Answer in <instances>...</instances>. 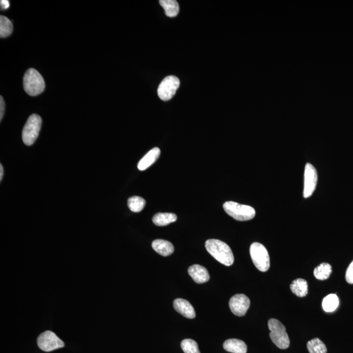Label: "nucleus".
Masks as SVG:
<instances>
[{"label": "nucleus", "mask_w": 353, "mask_h": 353, "mask_svg": "<svg viewBox=\"0 0 353 353\" xmlns=\"http://www.w3.org/2000/svg\"><path fill=\"white\" fill-rule=\"evenodd\" d=\"M224 210L233 219L239 221H247L253 219L256 215V211L251 206L229 201L224 203Z\"/></svg>", "instance_id": "3"}, {"label": "nucleus", "mask_w": 353, "mask_h": 353, "mask_svg": "<svg viewBox=\"0 0 353 353\" xmlns=\"http://www.w3.org/2000/svg\"><path fill=\"white\" fill-rule=\"evenodd\" d=\"M173 307L175 311L186 318L192 319L196 317V312L193 306L187 300L182 299H176L174 300Z\"/></svg>", "instance_id": "11"}, {"label": "nucleus", "mask_w": 353, "mask_h": 353, "mask_svg": "<svg viewBox=\"0 0 353 353\" xmlns=\"http://www.w3.org/2000/svg\"><path fill=\"white\" fill-rule=\"evenodd\" d=\"M188 272L196 283H204L210 280V276L208 270L202 266L198 264L191 266L188 270Z\"/></svg>", "instance_id": "12"}, {"label": "nucleus", "mask_w": 353, "mask_h": 353, "mask_svg": "<svg viewBox=\"0 0 353 353\" xmlns=\"http://www.w3.org/2000/svg\"><path fill=\"white\" fill-rule=\"evenodd\" d=\"M5 112V102L3 97L0 98V120H2Z\"/></svg>", "instance_id": "26"}, {"label": "nucleus", "mask_w": 353, "mask_h": 353, "mask_svg": "<svg viewBox=\"0 0 353 353\" xmlns=\"http://www.w3.org/2000/svg\"><path fill=\"white\" fill-rule=\"evenodd\" d=\"M160 155V150L159 148H153L149 151L146 154L139 162L137 164V168L140 171H144L150 168L153 164L157 161Z\"/></svg>", "instance_id": "13"}, {"label": "nucleus", "mask_w": 353, "mask_h": 353, "mask_svg": "<svg viewBox=\"0 0 353 353\" xmlns=\"http://www.w3.org/2000/svg\"><path fill=\"white\" fill-rule=\"evenodd\" d=\"M42 120L38 114H32L25 124L22 130V141L25 145L31 146L38 138L41 130Z\"/></svg>", "instance_id": "5"}, {"label": "nucleus", "mask_w": 353, "mask_h": 353, "mask_svg": "<svg viewBox=\"0 0 353 353\" xmlns=\"http://www.w3.org/2000/svg\"><path fill=\"white\" fill-rule=\"evenodd\" d=\"M146 201L145 199L139 196H132L128 199V205L132 212L139 213L145 208Z\"/></svg>", "instance_id": "23"}, {"label": "nucleus", "mask_w": 353, "mask_h": 353, "mask_svg": "<svg viewBox=\"0 0 353 353\" xmlns=\"http://www.w3.org/2000/svg\"><path fill=\"white\" fill-rule=\"evenodd\" d=\"M153 249L157 253L163 256L171 255L173 253L174 247L171 243L164 240H156L152 243Z\"/></svg>", "instance_id": "14"}, {"label": "nucleus", "mask_w": 353, "mask_h": 353, "mask_svg": "<svg viewBox=\"0 0 353 353\" xmlns=\"http://www.w3.org/2000/svg\"><path fill=\"white\" fill-rule=\"evenodd\" d=\"M250 254L253 262L259 271L265 272L269 270L270 258L267 248L260 243H253L250 247Z\"/></svg>", "instance_id": "6"}, {"label": "nucleus", "mask_w": 353, "mask_h": 353, "mask_svg": "<svg viewBox=\"0 0 353 353\" xmlns=\"http://www.w3.org/2000/svg\"><path fill=\"white\" fill-rule=\"evenodd\" d=\"M4 176V168L2 164H0V181H2Z\"/></svg>", "instance_id": "28"}, {"label": "nucleus", "mask_w": 353, "mask_h": 353, "mask_svg": "<svg viewBox=\"0 0 353 353\" xmlns=\"http://www.w3.org/2000/svg\"><path fill=\"white\" fill-rule=\"evenodd\" d=\"M23 86L25 92L31 96L40 95L45 90L44 79L35 69L31 68L25 73L23 78Z\"/></svg>", "instance_id": "2"}, {"label": "nucleus", "mask_w": 353, "mask_h": 353, "mask_svg": "<svg viewBox=\"0 0 353 353\" xmlns=\"http://www.w3.org/2000/svg\"><path fill=\"white\" fill-rule=\"evenodd\" d=\"M314 276L318 280L324 281L329 279L332 274V267L328 263H322L314 270Z\"/></svg>", "instance_id": "20"}, {"label": "nucleus", "mask_w": 353, "mask_h": 353, "mask_svg": "<svg viewBox=\"0 0 353 353\" xmlns=\"http://www.w3.org/2000/svg\"><path fill=\"white\" fill-rule=\"evenodd\" d=\"M1 8L2 10H6L9 8V2L8 0H1Z\"/></svg>", "instance_id": "27"}, {"label": "nucleus", "mask_w": 353, "mask_h": 353, "mask_svg": "<svg viewBox=\"0 0 353 353\" xmlns=\"http://www.w3.org/2000/svg\"><path fill=\"white\" fill-rule=\"evenodd\" d=\"M13 23L8 17L0 16V38H7L12 34Z\"/></svg>", "instance_id": "21"}, {"label": "nucleus", "mask_w": 353, "mask_h": 353, "mask_svg": "<svg viewBox=\"0 0 353 353\" xmlns=\"http://www.w3.org/2000/svg\"><path fill=\"white\" fill-rule=\"evenodd\" d=\"M307 347L309 353H327L326 345L318 338H314L309 341Z\"/></svg>", "instance_id": "22"}, {"label": "nucleus", "mask_w": 353, "mask_h": 353, "mask_svg": "<svg viewBox=\"0 0 353 353\" xmlns=\"http://www.w3.org/2000/svg\"><path fill=\"white\" fill-rule=\"evenodd\" d=\"M205 248L209 253L218 262L230 267L234 262L232 251L228 245L221 240H209L205 242Z\"/></svg>", "instance_id": "1"}, {"label": "nucleus", "mask_w": 353, "mask_h": 353, "mask_svg": "<svg viewBox=\"0 0 353 353\" xmlns=\"http://www.w3.org/2000/svg\"><path fill=\"white\" fill-rule=\"evenodd\" d=\"M250 305H251V302L249 298L243 294L233 296L229 302V306L231 312L238 317H242L246 314Z\"/></svg>", "instance_id": "10"}, {"label": "nucleus", "mask_w": 353, "mask_h": 353, "mask_svg": "<svg viewBox=\"0 0 353 353\" xmlns=\"http://www.w3.org/2000/svg\"><path fill=\"white\" fill-rule=\"evenodd\" d=\"M340 301L338 296L331 294L327 296L322 300V306L325 312L332 313L338 308Z\"/></svg>", "instance_id": "18"}, {"label": "nucleus", "mask_w": 353, "mask_h": 353, "mask_svg": "<svg viewBox=\"0 0 353 353\" xmlns=\"http://www.w3.org/2000/svg\"><path fill=\"white\" fill-rule=\"evenodd\" d=\"M160 4L164 8L166 15L169 17H175L180 11V6L175 0H161Z\"/></svg>", "instance_id": "19"}, {"label": "nucleus", "mask_w": 353, "mask_h": 353, "mask_svg": "<svg viewBox=\"0 0 353 353\" xmlns=\"http://www.w3.org/2000/svg\"><path fill=\"white\" fill-rule=\"evenodd\" d=\"M318 174L317 169L310 163H307L305 166L304 197L308 198L312 196L317 187Z\"/></svg>", "instance_id": "9"}, {"label": "nucleus", "mask_w": 353, "mask_h": 353, "mask_svg": "<svg viewBox=\"0 0 353 353\" xmlns=\"http://www.w3.org/2000/svg\"><path fill=\"white\" fill-rule=\"evenodd\" d=\"M290 288L292 293L299 297H306L308 293V282L303 279H297L293 281Z\"/></svg>", "instance_id": "17"}, {"label": "nucleus", "mask_w": 353, "mask_h": 353, "mask_svg": "<svg viewBox=\"0 0 353 353\" xmlns=\"http://www.w3.org/2000/svg\"><path fill=\"white\" fill-rule=\"evenodd\" d=\"M181 347L185 353H200L198 343L191 339H185L181 343Z\"/></svg>", "instance_id": "24"}, {"label": "nucleus", "mask_w": 353, "mask_h": 353, "mask_svg": "<svg viewBox=\"0 0 353 353\" xmlns=\"http://www.w3.org/2000/svg\"><path fill=\"white\" fill-rule=\"evenodd\" d=\"M223 347L226 351L231 353H247V352L246 343L238 339H229L224 341Z\"/></svg>", "instance_id": "15"}, {"label": "nucleus", "mask_w": 353, "mask_h": 353, "mask_svg": "<svg viewBox=\"0 0 353 353\" xmlns=\"http://www.w3.org/2000/svg\"><path fill=\"white\" fill-rule=\"evenodd\" d=\"M180 85V79L173 75L164 78L158 88V95L163 101L171 100Z\"/></svg>", "instance_id": "7"}, {"label": "nucleus", "mask_w": 353, "mask_h": 353, "mask_svg": "<svg viewBox=\"0 0 353 353\" xmlns=\"http://www.w3.org/2000/svg\"><path fill=\"white\" fill-rule=\"evenodd\" d=\"M268 328L270 331V337L273 343L279 349H287L290 345V340L286 333L285 327L276 318H270L268 320Z\"/></svg>", "instance_id": "4"}, {"label": "nucleus", "mask_w": 353, "mask_h": 353, "mask_svg": "<svg viewBox=\"0 0 353 353\" xmlns=\"http://www.w3.org/2000/svg\"><path fill=\"white\" fill-rule=\"evenodd\" d=\"M38 347L43 351L50 352L64 347V343L51 331L41 334L38 339Z\"/></svg>", "instance_id": "8"}, {"label": "nucleus", "mask_w": 353, "mask_h": 353, "mask_svg": "<svg viewBox=\"0 0 353 353\" xmlns=\"http://www.w3.org/2000/svg\"><path fill=\"white\" fill-rule=\"evenodd\" d=\"M345 279L348 283L353 284V260L348 267L345 274Z\"/></svg>", "instance_id": "25"}, {"label": "nucleus", "mask_w": 353, "mask_h": 353, "mask_svg": "<svg viewBox=\"0 0 353 353\" xmlns=\"http://www.w3.org/2000/svg\"><path fill=\"white\" fill-rule=\"evenodd\" d=\"M176 215L171 213H159L153 218V223L159 226H164L175 222Z\"/></svg>", "instance_id": "16"}]
</instances>
